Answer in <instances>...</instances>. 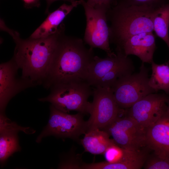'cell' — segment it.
<instances>
[{
    "label": "cell",
    "mask_w": 169,
    "mask_h": 169,
    "mask_svg": "<svg viewBox=\"0 0 169 169\" xmlns=\"http://www.w3.org/2000/svg\"><path fill=\"white\" fill-rule=\"evenodd\" d=\"M139 151L124 149L115 143L108 147L103 154L106 162L118 163L121 169H129L133 166L135 158Z\"/></svg>",
    "instance_id": "18"
},
{
    "label": "cell",
    "mask_w": 169,
    "mask_h": 169,
    "mask_svg": "<svg viewBox=\"0 0 169 169\" xmlns=\"http://www.w3.org/2000/svg\"><path fill=\"white\" fill-rule=\"evenodd\" d=\"M169 96L164 93L150 94L126 110V114L146 129L167 111Z\"/></svg>",
    "instance_id": "10"
},
{
    "label": "cell",
    "mask_w": 169,
    "mask_h": 169,
    "mask_svg": "<svg viewBox=\"0 0 169 169\" xmlns=\"http://www.w3.org/2000/svg\"><path fill=\"white\" fill-rule=\"evenodd\" d=\"M116 52V54L107 55L104 58L95 56L89 66L86 79L91 86H93L101 78L121 64L128 57L120 52Z\"/></svg>",
    "instance_id": "15"
},
{
    "label": "cell",
    "mask_w": 169,
    "mask_h": 169,
    "mask_svg": "<svg viewBox=\"0 0 169 169\" xmlns=\"http://www.w3.org/2000/svg\"><path fill=\"white\" fill-rule=\"evenodd\" d=\"M0 28L8 33L16 44L13 58L19 69L21 77L32 82L36 86L42 85L49 70L61 35L64 33V24L57 31L48 36L38 38H21L17 31L6 26L0 20Z\"/></svg>",
    "instance_id": "1"
},
{
    "label": "cell",
    "mask_w": 169,
    "mask_h": 169,
    "mask_svg": "<svg viewBox=\"0 0 169 169\" xmlns=\"http://www.w3.org/2000/svg\"><path fill=\"white\" fill-rule=\"evenodd\" d=\"M84 8L86 18V27L84 41L94 49L99 48L107 56L115 54L110 46L109 26L107 24L106 13L104 8H94L88 5L85 0H79Z\"/></svg>",
    "instance_id": "8"
},
{
    "label": "cell",
    "mask_w": 169,
    "mask_h": 169,
    "mask_svg": "<svg viewBox=\"0 0 169 169\" xmlns=\"http://www.w3.org/2000/svg\"><path fill=\"white\" fill-rule=\"evenodd\" d=\"M93 95L89 113L90 117L87 121L88 130L95 129L104 130L124 113L125 110L119 107L110 88L95 87Z\"/></svg>",
    "instance_id": "7"
},
{
    "label": "cell",
    "mask_w": 169,
    "mask_h": 169,
    "mask_svg": "<svg viewBox=\"0 0 169 169\" xmlns=\"http://www.w3.org/2000/svg\"><path fill=\"white\" fill-rule=\"evenodd\" d=\"M48 123L37 137V143H40L43 138L50 136L77 140L88 130L87 121L84 120L83 114L78 112L75 114H69L51 105Z\"/></svg>",
    "instance_id": "6"
},
{
    "label": "cell",
    "mask_w": 169,
    "mask_h": 169,
    "mask_svg": "<svg viewBox=\"0 0 169 169\" xmlns=\"http://www.w3.org/2000/svg\"><path fill=\"white\" fill-rule=\"evenodd\" d=\"M18 67L12 58L0 65V114H5L11 99L19 92L35 86L31 81L17 77Z\"/></svg>",
    "instance_id": "11"
},
{
    "label": "cell",
    "mask_w": 169,
    "mask_h": 169,
    "mask_svg": "<svg viewBox=\"0 0 169 169\" xmlns=\"http://www.w3.org/2000/svg\"><path fill=\"white\" fill-rule=\"evenodd\" d=\"M104 130L112 137L116 145L123 148L136 151L149 149L146 129L127 115H120Z\"/></svg>",
    "instance_id": "9"
},
{
    "label": "cell",
    "mask_w": 169,
    "mask_h": 169,
    "mask_svg": "<svg viewBox=\"0 0 169 169\" xmlns=\"http://www.w3.org/2000/svg\"><path fill=\"white\" fill-rule=\"evenodd\" d=\"M23 131L26 134L34 133L35 131L29 127L18 125L5 115H0V161L3 166L8 157L16 152L19 151L18 133Z\"/></svg>",
    "instance_id": "13"
},
{
    "label": "cell",
    "mask_w": 169,
    "mask_h": 169,
    "mask_svg": "<svg viewBox=\"0 0 169 169\" xmlns=\"http://www.w3.org/2000/svg\"><path fill=\"white\" fill-rule=\"evenodd\" d=\"M26 7L31 8L33 7H39L40 3L39 0H23Z\"/></svg>",
    "instance_id": "25"
},
{
    "label": "cell",
    "mask_w": 169,
    "mask_h": 169,
    "mask_svg": "<svg viewBox=\"0 0 169 169\" xmlns=\"http://www.w3.org/2000/svg\"><path fill=\"white\" fill-rule=\"evenodd\" d=\"M80 4L79 0L74 3H64L57 9L49 13L42 24L31 34L30 38H38L48 36L55 33L59 25L73 8Z\"/></svg>",
    "instance_id": "16"
},
{
    "label": "cell",
    "mask_w": 169,
    "mask_h": 169,
    "mask_svg": "<svg viewBox=\"0 0 169 169\" xmlns=\"http://www.w3.org/2000/svg\"><path fill=\"white\" fill-rule=\"evenodd\" d=\"M169 2V0H115V3L126 6H146L158 8Z\"/></svg>",
    "instance_id": "22"
},
{
    "label": "cell",
    "mask_w": 169,
    "mask_h": 169,
    "mask_svg": "<svg viewBox=\"0 0 169 169\" xmlns=\"http://www.w3.org/2000/svg\"><path fill=\"white\" fill-rule=\"evenodd\" d=\"M143 167L145 169H169V160L153 153L152 155H149Z\"/></svg>",
    "instance_id": "23"
},
{
    "label": "cell",
    "mask_w": 169,
    "mask_h": 169,
    "mask_svg": "<svg viewBox=\"0 0 169 169\" xmlns=\"http://www.w3.org/2000/svg\"></svg>",
    "instance_id": "27"
},
{
    "label": "cell",
    "mask_w": 169,
    "mask_h": 169,
    "mask_svg": "<svg viewBox=\"0 0 169 169\" xmlns=\"http://www.w3.org/2000/svg\"><path fill=\"white\" fill-rule=\"evenodd\" d=\"M115 50L128 56L138 57L144 63L151 64L153 61L156 49L155 37L153 32H145L131 36L116 45Z\"/></svg>",
    "instance_id": "12"
},
{
    "label": "cell",
    "mask_w": 169,
    "mask_h": 169,
    "mask_svg": "<svg viewBox=\"0 0 169 169\" xmlns=\"http://www.w3.org/2000/svg\"><path fill=\"white\" fill-rule=\"evenodd\" d=\"M86 2L94 8H104L108 10L115 4V0H87Z\"/></svg>",
    "instance_id": "24"
},
{
    "label": "cell",
    "mask_w": 169,
    "mask_h": 169,
    "mask_svg": "<svg viewBox=\"0 0 169 169\" xmlns=\"http://www.w3.org/2000/svg\"><path fill=\"white\" fill-rule=\"evenodd\" d=\"M153 26V31L165 42L169 50V2L156 9Z\"/></svg>",
    "instance_id": "21"
},
{
    "label": "cell",
    "mask_w": 169,
    "mask_h": 169,
    "mask_svg": "<svg viewBox=\"0 0 169 169\" xmlns=\"http://www.w3.org/2000/svg\"><path fill=\"white\" fill-rule=\"evenodd\" d=\"M156 9L115 3L106 13L107 20L110 23V42L115 45L135 35L153 32V19Z\"/></svg>",
    "instance_id": "3"
},
{
    "label": "cell",
    "mask_w": 169,
    "mask_h": 169,
    "mask_svg": "<svg viewBox=\"0 0 169 169\" xmlns=\"http://www.w3.org/2000/svg\"><path fill=\"white\" fill-rule=\"evenodd\" d=\"M91 86L84 80L55 84L49 88V95L38 100L49 102L64 112L75 111L84 115L89 114L91 103L88 99L93 94Z\"/></svg>",
    "instance_id": "4"
},
{
    "label": "cell",
    "mask_w": 169,
    "mask_h": 169,
    "mask_svg": "<svg viewBox=\"0 0 169 169\" xmlns=\"http://www.w3.org/2000/svg\"><path fill=\"white\" fill-rule=\"evenodd\" d=\"M147 144L153 153L169 160V111L146 129Z\"/></svg>",
    "instance_id": "14"
},
{
    "label": "cell",
    "mask_w": 169,
    "mask_h": 169,
    "mask_svg": "<svg viewBox=\"0 0 169 169\" xmlns=\"http://www.w3.org/2000/svg\"><path fill=\"white\" fill-rule=\"evenodd\" d=\"M95 56L93 49L87 48L82 39L67 36L64 33L42 85L49 89L58 83L86 80L89 66Z\"/></svg>",
    "instance_id": "2"
},
{
    "label": "cell",
    "mask_w": 169,
    "mask_h": 169,
    "mask_svg": "<svg viewBox=\"0 0 169 169\" xmlns=\"http://www.w3.org/2000/svg\"><path fill=\"white\" fill-rule=\"evenodd\" d=\"M135 69L132 60L128 57L121 64L101 78L93 87L111 88L119 79L133 74Z\"/></svg>",
    "instance_id": "19"
},
{
    "label": "cell",
    "mask_w": 169,
    "mask_h": 169,
    "mask_svg": "<svg viewBox=\"0 0 169 169\" xmlns=\"http://www.w3.org/2000/svg\"><path fill=\"white\" fill-rule=\"evenodd\" d=\"M151 64L152 73L149 81L150 86L156 92L162 90L169 95V63L158 64L153 61Z\"/></svg>",
    "instance_id": "20"
},
{
    "label": "cell",
    "mask_w": 169,
    "mask_h": 169,
    "mask_svg": "<svg viewBox=\"0 0 169 169\" xmlns=\"http://www.w3.org/2000/svg\"><path fill=\"white\" fill-rule=\"evenodd\" d=\"M142 62L138 73L118 79L111 88L119 107L126 110L136 102L156 91L149 83V69Z\"/></svg>",
    "instance_id": "5"
},
{
    "label": "cell",
    "mask_w": 169,
    "mask_h": 169,
    "mask_svg": "<svg viewBox=\"0 0 169 169\" xmlns=\"http://www.w3.org/2000/svg\"><path fill=\"white\" fill-rule=\"evenodd\" d=\"M80 140L84 151L94 155L103 154L106 149L115 143L105 131L98 129L88 130Z\"/></svg>",
    "instance_id": "17"
},
{
    "label": "cell",
    "mask_w": 169,
    "mask_h": 169,
    "mask_svg": "<svg viewBox=\"0 0 169 169\" xmlns=\"http://www.w3.org/2000/svg\"><path fill=\"white\" fill-rule=\"evenodd\" d=\"M46 1L47 3V8L46 9V13H47L48 12V9L49 7H50L51 4L53 2L58 1V0H63L64 1H66L68 2H69L71 3V4L74 3H76L78 0H46Z\"/></svg>",
    "instance_id": "26"
}]
</instances>
